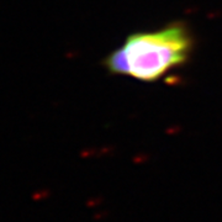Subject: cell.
<instances>
[{"mask_svg": "<svg viewBox=\"0 0 222 222\" xmlns=\"http://www.w3.org/2000/svg\"><path fill=\"white\" fill-rule=\"evenodd\" d=\"M193 47L189 27L183 22H173L159 30L130 35L105 58L104 65L111 74L156 81L186 63Z\"/></svg>", "mask_w": 222, "mask_h": 222, "instance_id": "obj_1", "label": "cell"}]
</instances>
